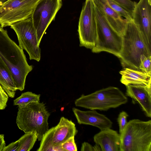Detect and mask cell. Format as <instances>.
I'll return each instance as SVG.
<instances>
[{
	"label": "cell",
	"mask_w": 151,
	"mask_h": 151,
	"mask_svg": "<svg viewBox=\"0 0 151 151\" xmlns=\"http://www.w3.org/2000/svg\"><path fill=\"white\" fill-rule=\"evenodd\" d=\"M151 56L142 55L140 58L139 69L140 70L151 74Z\"/></svg>",
	"instance_id": "obj_23"
},
{
	"label": "cell",
	"mask_w": 151,
	"mask_h": 151,
	"mask_svg": "<svg viewBox=\"0 0 151 151\" xmlns=\"http://www.w3.org/2000/svg\"><path fill=\"white\" fill-rule=\"evenodd\" d=\"M37 139L36 135L32 132H26L18 140L19 147L18 151H29L33 147Z\"/></svg>",
	"instance_id": "obj_19"
},
{
	"label": "cell",
	"mask_w": 151,
	"mask_h": 151,
	"mask_svg": "<svg viewBox=\"0 0 151 151\" xmlns=\"http://www.w3.org/2000/svg\"><path fill=\"white\" fill-rule=\"evenodd\" d=\"M54 127L49 129L43 136L37 151H55L52 144V136Z\"/></svg>",
	"instance_id": "obj_21"
},
{
	"label": "cell",
	"mask_w": 151,
	"mask_h": 151,
	"mask_svg": "<svg viewBox=\"0 0 151 151\" xmlns=\"http://www.w3.org/2000/svg\"><path fill=\"white\" fill-rule=\"evenodd\" d=\"M40 94H37L31 92H24L14 100V105L19 106L32 102H40Z\"/></svg>",
	"instance_id": "obj_20"
},
{
	"label": "cell",
	"mask_w": 151,
	"mask_h": 151,
	"mask_svg": "<svg viewBox=\"0 0 151 151\" xmlns=\"http://www.w3.org/2000/svg\"><path fill=\"white\" fill-rule=\"evenodd\" d=\"M122 37L123 46L119 58L122 66L140 70V56L142 54L151 56V50L132 20H128Z\"/></svg>",
	"instance_id": "obj_3"
},
{
	"label": "cell",
	"mask_w": 151,
	"mask_h": 151,
	"mask_svg": "<svg viewBox=\"0 0 151 151\" xmlns=\"http://www.w3.org/2000/svg\"><path fill=\"white\" fill-rule=\"evenodd\" d=\"M0 84L8 96L11 98L17 90L12 74L8 67L0 58Z\"/></svg>",
	"instance_id": "obj_18"
},
{
	"label": "cell",
	"mask_w": 151,
	"mask_h": 151,
	"mask_svg": "<svg viewBox=\"0 0 151 151\" xmlns=\"http://www.w3.org/2000/svg\"><path fill=\"white\" fill-rule=\"evenodd\" d=\"M10 26L17 35L19 46L27 52L30 60L39 61L41 50L31 17L15 23Z\"/></svg>",
	"instance_id": "obj_9"
},
{
	"label": "cell",
	"mask_w": 151,
	"mask_h": 151,
	"mask_svg": "<svg viewBox=\"0 0 151 151\" xmlns=\"http://www.w3.org/2000/svg\"><path fill=\"white\" fill-rule=\"evenodd\" d=\"M119 73L122 76L120 82L126 86L131 84L151 87V74L129 68H124Z\"/></svg>",
	"instance_id": "obj_17"
},
{
	"label": "cell",
	"mask_w": 151,
	"mask_h": 151,
	"mask_svg": "<svg viewBox=\"0 0 151 151\" xmlns=\"http://www.w3.org/2000/svg\"><path fill=\"white\" fill-rule=\"evenodd\" d=\"M78 132L74 122L64 117H61L58 124L54 127L53 132L52 144L55 151H63L61 144L71 137H75Z\"/></svg>",
	"instance_id": "obj_14"
},
{
	"label": "cell",
	"mask_w": 151,
	"mask_h": 151,
	"mask_svg": "<svg viewBox=\"0 0 151 151\" xmlns=\"http://www.w3.org/2000/svg\"><path fill=\"white\" fill-rule=\"evenodd\" d=\"M5 146L6 144L4 140V135L0 134V151H2Z\"/></svg>",
	"instance_id": "obj_30"
},
{
	"label": "cell",
	"mask_w": 151,
	"mask_h": 151,
	"mask_svg": "<svg viewBox=\"0 0 151 151\" xmlns=\"http://www.w3.org/2000/svg\"><path fill=\"white\" fill-rule=\"evenodd\" d=\"M40 0H8L0 6V24L2 27L31 17Z\"/></svg>",
	"instance_id": "obj_8"
},
{
	"label": "cell",
	"mask_w": 151,
	"mask_h": 151,
	"mask_svg": "<svg viewBox=\"0 0 151 151\" xmlns=\"http://www.w3.org/2000/svg\"><path fill=\"white\" fill-rule=\"evenodd\" d=\"M8 0H0V6H2Z\"/></svg>",
	"instance_id": "obj_31"
},
{
	"label": "cell",
	"mask_w": 151,
	"mask_h": 151,
	"mask_svg": "<svg viewBox=\"0 0 151 151\" xmlns=\"http://www.w3.org/2000/svg\"><path fill=\"white\" fill-rule=\"evenodd\" d=\"M16 123L25 133L32 132L38 141L49 129L48 119L50 113L43 102H32L18 106Z\"/></svg>",
	"instance_id": "obj_2"
},
{
	"label": "cell",
	"mask_w": 151,
	"mask_h": 151,
	"mask_svg": "<svg viewBox=\"0 0 151 151\" xmlns=\"http://www.w3.org/2000/svg\"><path fill=\"white\" fill-rule=\"evenodd\" d=\"M127 113L125 111L121 112L117 118V122L119 127V132L120 134L127 123V118L128 116Z\"/></svg>",
	"instance_id": "obj_26"
},
{
	"label": "cell",
	"mask_w": 151,
	"mask_h": 151,
	"mask_svg": "<svg viewBox=\"0 0 151 151\" xmlns=\"http://www.w3.org/2000/svg\"><path fill=\"white\" fill-rule=\"evenodd\" d=\"M72 111L79 124L96 127L101 130L111 128L112 122L105 115L95 110L83 111L73 107Z\"/></svg>",
	"instance_id": "obj_13"
},
{
	"label": "cell",
	"mask_w": 151,
	"mask_h": 151,
	"mask_svg": "<svg viewBox=\"0 0 151 151\" xmlns=\"http://www.w3.org/2000/svg\"><path fill=\"white\" fill-rule=\"evenodd\" d=\"M150 4H151V0H148Z\"/></svg>",
	"instance_id": "obj_32"
},
{
	"label": "cell",
	"mask_w": 151,
	"mask_h": 151,
	"mask_svg": "<svg viewBox=\"0 0 151 151\" xmlns=\"http://www.w3.org/2000/svg\"><path fill=\"white\" fill-rule=\"evenodd\" d=\"M94 1L111 26L122 36L128 20L118 14L110 6L107 0H94Z\"/></svg>",
	"instance_id": "obj_15"
},
{
	"label": "cell",
	"mask_w": 151,
	"mask_h": 151,
	"mask_svg": "<svg viewBox=\"0 0 151 151\" xmlns=\"http://www.w3.org/2000/svg\"><path fill=\"white\" fill-rule=\"evenodd\" d=\"M111 7L120 16L127 20H132V14L112 0H107Z\"/></svg>",
	"instance_id": "obj_22"
},
{
	"label": "cell",
	"mask_w": 151,
	"mask_h": 151,
	"mask_svg": "<svg viewBox=\"0 0 151 151\" xmlns=\"http://www.w3.org/2000/svg\"><path fill=\"white\" fill-rule=\"evenodd\" d=\"M132 14L136 2L131 0H112Z\"/></svg>",
	"instance_id": "obj_25"
},
{
	"label": "cell",
	"mask_w": 151,
	"mask_h": 151,
	"mask_svg": "<svg viewBox=\"0 0 151 151\" xmlns=\"http://www.w3.org/2000/svg\"><path fill=\"white\" fill-rule=\"evenodd\" d=\"M62 6V0H40L31 16L40 45L47 28Z\"/></svg>",
	"instance_id": "obj_10"
},
{
	"label": "cell",
	"mask_w": 151,
	"mask_h": 151,
	"mask_svg": "<svg viewBox=\"0 0 151 151\" xmlns=\"http://www.w3.org/2000/svg\"><path fill=\"white\" fill-rule=\"evenodd\" d=\"M0 58L10 70L17 90H23L26 77L33 69L28 64L23 50L0 26Z\"/></svg>",
	"instance_id": "obj_1"
},
{
	"label": "cell",
	"mask_w": 151,
	"mask_h": 151,
	"mask_svg": "<svg viewBox=\"0 0 151 151\" xmlns=\"http://www.w3.org/2000/svg\"><path fill=\"white\" fill-rule=\"evenodd\" d=\"M132 16V21L151 50V4L148 0H140L136 3Z\"/></svg>",
	"instance_id": "obj_11"
},
{
	"label": "cell",
	"mask_w": 151,
	"mask_h": 151,
	"mask_svg": "<svg viewBox=\"0 0 151 151\" xmlns=\"http://www.w3.org/2000/svg\"><path fill=\"white\" fill-rule=\"evenodd\" d=\"M120 134L111 128L101 130L93 137L102 151H120Z\"/></svg>",
	"instance_id": "obj_16"
},
{
	"label": "cell",
	"mask_w": 151,
	"mask_h": 151,
	"mask_svg": "<svg viewBox=\"0 0 151 151\" xmlns=\"http://www.w3.org/2000/svg\"><path fill=\"white\" fill-rule=\"evenodd\" d=\"M126 87V95L134 103H138L145 115L151 117V87L129 85Z\"/></svg>",
	"instance_id": "obj_12"
},
{
	"label": "cell",
	"mask_w": 151,
	"mask_h": 151,
	"mask_svg": "<svg viewBox=\"0 0 151 151\" xmlns=\"http://www.w3.org/2000/svg\"><path fill=\"white\" fill-rule=\"evenodd\" d=\"M94 0H86L79 19L78 32L80 46L92 49L97 39Z\"/></svg>",
	"instance_id": "obj_7"
},
{
	"label": "cell",
	"mask_w": 151,
	"mask_h": 151,
	"mask_svg": "<svg viewBox=\"0 0 151 151\" xmlns=\"http://www.w3.org/2000/svg\"><path fill=\"white\" fill-rule=\"evenodd\" d=\"M8 99V95L0 84V110L5 109Z\"/></svg>",
	"instance_id": "obj_27"
},
{
	"label": "cell",
	"mask_w": 151,
	"mask_h": 151,
	"mask_svg": "<svg viewBox=\"0 0 151 151\" xmlns=\"http://www.w3.org/2000/svg\"><path fill=\"white\" fill-rule=\"evenodd\" d=\"M120 134V151H151V120H130Z\"/></svg>",
	"instance_id": "obj_4"
},
{
	"label": "cell",
	"mask_w": 151,
	"mask_h": 151,
	"mask_svg": "<svg viewBox=\"0 0 151 151\" xmlns=\"http://www.w3.org/2000/svg\"><path fill=\"white\" fill-rule=\"evenodd\" d=\"M74 136L71 137L65 142L61 144L63 151H77V147L75 143Z\"/></svg>",
	"instance_id": "obj_24"
},
{
	"label": "cell",
	"mask_w": 151,
	"mask_h": 151,
	"mask_svg": "<svg viewBox=\"0 0 151 151\" xmlns=\"http://www.w3.org/2000/svg\"><path fill=\"white\" fill-rule=\"evenodd\" d=\"M81 151H102L100 147L96 144L94 146L89 143L84 142L82 143L81 148Z\"/></svg>",
	"instance_id": "obj_28"
},
{
	"label": "cell",
	"mask_w": 151,
	"mask_h": 151,
	"mask_svg": "<svg viewBox=\"0 0 151 151\" xmlns=\"http://www.w3.org/2000/svg\"><path fill=\"white\" fill-rule=\"evenodd\" d=\"M95 8L97 35L96 42L91 49L92 52L94 53L106 52L119 58L123 46L122 36L111 26L95 3Z\"/></svg>",
	"instance_id": "obj_6"
},
{
	"label": "cell",
	"mask_w": 151,
	"mask_h": 151,
	"mask_svg": "<svg viewBox=\"0 0 151 151\" xmlns=\"http://www.w3.org/2000/svg\"><path fill=\"white\" fill-rule=\"evenodd\" d=\"M19 147V142L18 140L5 146L2 151H18Z\"/></svg>",
	"instance_id": "obj_29"
},
{
	"label": "cell",
	"mask_w": 151,
	"mask_h": 151,
	"mask_svg": "<svg viewBox=\"0 0 151 151\" xmlns=\"http://www.w3.org/2000/svg\"><path fill=\"white\" fill-rule=\"evenodd\" d=\"M128 98L118 88L110 86L85 95L82 94L74 102L76 106L91 110L106 111L126 104Z\"/></svg>",
	"instance_id": "obj_5"
}]
</instances>
